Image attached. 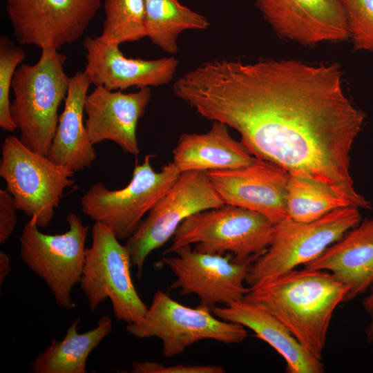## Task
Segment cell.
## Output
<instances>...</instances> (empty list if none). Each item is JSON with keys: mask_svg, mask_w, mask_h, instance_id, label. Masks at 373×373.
Listing matches in <instances>:
<instances>
[{"mask_svg": "<svg viewBox=\"0 0 373 373\" xmlns=\"http://www.w3.org/2000/svg\"><path fill=\"white\" fill-rule=\"evenodd\" d=\"M274 224L264 216L242 207L224 204L195 213L175 232L166 255L195 244L199 252L231 254L238 262H254L270 245Z\"/></svg>", "mask_w": 373, "mask_h": 373, "instance_id": "277c9868", "label": "cell"}, {"mask_svg": "<svg viewBox=\"0 0 373 373\" xmlns=\"http://www.w3.org/2000/svg\"><path fill=\"white\" fill-rule=\"evenodd\" d=\"M119 240L106 226L95 222L79 284L90 312L108 298L117 320L131 324L144 316L148 307L133 285L129 252Z\"/></svg>", "mask_w": 373, "mask_h": 373, "instance_id": "ba28073f", "label": "cell"}, {"mask_svg": "<svg viewBox=\"0 0 373 373\" xmlns=\"http://www.w3.org/2000/svg\"><path fill=\"white\" fill-rule=\"evenodd\" d=\"M80 318H75L61 341L54 338L34 358L31 369L35 373H86V361L113 329V322L106 315L101 316L95 328L79 334Z\"/></svg>", "mask_w": 373, "mask_h": 373, "instance_id": "7402d4cb", "label": "cell"}, {"mask_svg": "<svg viewBox=\"0 0 373 373\" xmlns=\"http://www.w3.org/2000/svg\"><path fill=\"white\" fill-rule=\"evenodd\" d=\"M15 200L5 189L0 190V243L8 241L17 225V211Z\"/></svg>", "mask_w": 373, "mask_h": 373, "instance_id": "f1b7e54d", "label": "cell"}, {"mask_svg": "<svg viewBox=\"0 0 373 373\" xmlns=\"http://www.w3.org/2000/svg\"><path fill=\"white\" fill-rule=\"evenodd\" d=\"M305 268L332 273L348 288L346 301L373 285V220L366 219Z\"/></svg>", "mask_w": 373, "mask_h": 373, "instance_id": "d6986e66", "label": "cell"}, {"mask_svg": "<svg viewBox=\"0 0 373 373\" xmlns=\"http://www.w3.org/2000/svg\"><path fill=\"white\" fill-rule=\"evenodd\" d=\"M286 205L289 218L300 222L316 220L335 209L349 206L327 185L294 174L289 177Z\"/></svg>", "mask_w": 373, "mask_h": 373, "instance_id": "cb8c5ba5", "label": "cell"}, {"mask_svg": "<svg viewBox=\"0 0 373 373\" xmlns=\"http://www.w3.org/2000/svg\"><path fill=\"white\" fill-rule=\"evenodd\" d=\"M119 46L99 36L84 39L86 59L84 71L91 84L110 90H123L131 87L164 86L173 79L178 66L175 57L155 59L126 57Z\"/></svg>", "mask_w": 373, "mask_h": 373, "instance_id": "2e32d148", "label": "cell"}, {"mask_svg": "<svg viewBox=\"0 0 373 373\" xmlns=\"http://www.w3.org/2000/svg\"><path fill=\"white\" fill-rule=\"evenodd\" d=\"M75 172L7 136L1 146L0 176L19 211L33 218L39 227L52 221L64 191L75 181Z\"/></svg>", "mask_w": 373, "mask_h": 373, "instance_id": "8992f818", "label": "cell"}, {"mask_svg": "<svg viewBox=\"0 0 373 373\" xmlns=\"http://www.w3.org/2000/svg\"><path fill=\"white\" fill-rule=\"evenodd\" d=\"M348 291L332 273L305 267L250 287L244 300L269 312L321 359L334 312L346 301Z\"/></svg>", "mask_w": 373, "mask_h": 373, "instance_id": "7a4b0ae2", "label": "cell"}, {"mask_svg": "<svg viewBox=\"0 0 373 373\" xmlns=\"http://www.w3.org/2000/svg\"><path fill=\"white\" fill-rule=\"evenodd\" d=\"M265 20L281 38L305 46L350 38L345 0H256Z\"/></svg>", "mask_w": 373, "mask_h": 373, "instance_id": "5bb4252c", "label": "cell"}, {"mask_svg": "<svg viewBox=\"0 0 373 373\" xmlns=\"http://www.w3.org/2000/svg\"><path fill=\"white\" fill-rule=\"evenodd\" d=\"M353 50L373 52V0H345Z\"/></svg>", "mask_w": 373, "mask_h": 373, "instance_id": "4316f807", "label": "cell"}, {"mask_svg": "<svg viewBox=\"0 0 373 373\" xmlns=\"http://www.w3.org/2000/svg\"><path fill=\"white\" fill-rule=\"evenodd\" d=\"M68 229L61 234L41 232L30 218L19 238V254L23 263L48 285L57 304L70 309L75 305L71 293L79 284L85 260L89 230L79 217L68 213Z\"/></svg>", "mask_w": 373, "mask_h": 373, "instance_id": "30bf717a", "label": "cell"}, {"mask_svg": "<svg viewBox=\"0 0 373 373\" xmlns=\"http://www.w3.org/2000/svg\"><path fill=\"white\" fill-rule=\"evenodd\" d=\"M151 99L150 87L124 93L95 86L84 102L85 126L90 142L95 145L110 140L124 152L137 156V126Z\"/></svg>", "mask_w": 373, "mask_h": 373, "instance_id": "e0dca14e", "label": "cell"}, {"mask_svg": "<svg viewBox=\"0 0 373 373\" xmlns=\"http://www.w3.org/2000/svg\"><path fill=\"white\" fill-rule=\"evenodd\" d=\"M228 128L213 122L206 133L182 134L173 149V163L180 173L233 169L253 163L256 157L231 136Z\"/></svg>", "mask_w": 373, "mask_h": 373, "instance_id": "ffe728a7", "label": "cell"}, {"mask_svg": "<svg viewBox=\"0 0 373 373\" xmlns=\"http://www.w3.org/2000/svg\"><path fill=\"white\" fill-rule=\"evenodd\" d=\"M174 256L163 255L156 267H168L176 278L171 289L182 295L195 294L200 305L211 312L217 305H228L244 300L250 287L245 285L253 261L238 262L231 254L201 253L191 245L176 249Z\"/></svg>", "mask_w": 373, "mask_h": 373, "instance_id": "7c38bea8", "label": "cell"}, {"mask_svg": "<svg viewBox=\"0 0 373 373\" xmlns=\"http://www.w3.org/2000/svg\"><path fill=\"white\" fill-rule=\"evenodd\" d=\"M67 57L57 49H41L33 65L21 64L11 88L12 121L21 132L20 140L40 154L48 155L59 123L58 109L65 100L70 80L64 70Z\"/></svg>", "mask_w": 373, "mask_h": 373, "instance_id": "3957f363", "label": "cell"}, {"mask_svg": "<svg viewBox=\"0 0 373 373\" xmlns=\"http://www.w3.org/2000/svg\"><path fill=\"white\" fill-rule=\"evenodd\" d=\"M100 6L101 0H6L16 40L41 49L77 41Z\"/></svg>", "mask_w": 373, "mask_h": 373, "instance_id": "4fadbf2b", "label": "cell"}, {"mask_svg": "<svg viewBox=\"0 0 373 373\" xmlns=\"http://www.w3.org/2000/svg\"><path fill=\"white\" fill-rule=\"evenodd\" d=\"M90 84L84 71L70 77L64 108L48 155L75 173L89 168L96 158L84 122V102Z\"/></svg>", "mask_w": 373, "mask_h": 373, "instance_id": "44dd1931", "label": "cell"}, {"mask_svg": "<svg viewBox=\"0 0 373 373\" xmlns=\"http://www.w3.org/2000/svg\"><path fill=\"white\" fill-rule=\"evenodd\" d=\"M224 204L206 171L180 173L176 182L126 240L125 246L133 266L136 267L137 277H142L144 262L150 253L173 236L184 220L195 213Z\"/></svg>", "mask_w": 373, "mask_h": 373, "instance_id": "8fae6325", "label": "cell"}, {"mask_svg": "<svg viewBox=\"0 0 373 373\" xmlns=\"http://www.w3.org/2000/svg\"><path fill=\"white\" fill-rule=\"evenodd\" d=\"M11 271L9 256L3 251H0V285L4 282Z\"/></svg>", "mask_w": 373, "mask_h": 373, "instance_id": "4dcf8cb0", "label": "cell"}, {"mask_svg": "<svg viewBox=\"0 0 373 373\" xmlns=\"http://www.w3.org/2000/svg\"><path fill=\"white\" fill-rule=\"evenodd\" d=\"M173 92L202 117L236 130L255 157L370 209L350 173L365 114L345 94L338 64L217 58L182 74Z\"/></svg>", "mask_w": 373, "mask_h": 373, "instance_id": "6da1fadb", "label": "cell"}, {"mask_svg": "<svg viewBox=\"0 0 373 373\" xmlns=\"http://www.w3.org/2000/svg\"><path fill=\"white\" fill-rule=\"evenodd\" d=\"M104 8L102 39L120 45L146 37L144 0H104Z\"/></svg>", "mask_w": 373, "mask_h": 373, "instance_id": "d4e9b609", "label": "cell"}, {"mask_svg": "<svg viewBox=\"0 0 373 373\" xmlns=\"http://www.w3.org/2000/svg\"><path fill=\"white\" fill-rule=\"evenodd\" d=\"M212 312L222 320L239 323L252 330L258 338L283 356L287 372L325 371L321 359L307 352L283 323L259 305L242 300L226 306H217Z\"/></svg>", "mask_w": 373, "mask_h": 373, "instance_id": "ac0fdd59", "label": "cell"}, {"mask_svg": "<svg viewBox=\"0 0 373 373\" xmlns=\"http://www.w3.org/2000/svg\"><path fill=\"white\" fill-rule=\"evenodd\" d=\"M126 331L137 338H158L166 358L182 354L190 345L204 339L239 343L247 336L245 327L211 314L207 307L191 308L157 290L151 303L137 323L127 324Z\"/></svg>", "mask_w": 373, "mask_h": 373, "instance_id": "9c48e42d", "label": "cell"}, {"mask_svg": "<svg viewBox=\"0 0 373 373\" xmlns=\"http://www.w3.org/2000/svg\"><path fill=\"white\" fill-rule=\"evenodd\" d=\"M145 155L136 164L129 183L119 190H110L100 182L92 184L80 200L82 212L95 222L106 226L119 240H127L144 216L168 192L180 175L173 162L155 171Z\"/></svg>", "mask_w": 373, "mask_h": 373, "instance_id": "52a82bcc", "label": "cell"}, {"mask_svg": "<svg viewBox=\"0 0 373 373\" xmlns=\"http://www.w3.org/2000/svg\"><path fill=\"white\" fill-rule=\"evenodd\" d=\"M225 204L256 211L276 224L289 218L287 189L289 173L264 160L233 169L206 171Z\"/></svg>", "mask_w": 373, "mask_h": 373, "instance_id": "9a60e30c", "label": "cell"}, {"mask_svg": "<svg viewBox=\"0 0 373 373\" xmlns=\"http://www.w3.org/2000/svg\"><path fill=\"white\" fill-rule=\"evenodd\" d=\"M363 306L370 317V322L366 327L365 334L367 341L370 343L373 342V285L370 288L369 294L363 300Z\"/></svg>", "mask_w": 373, "mask_h": 373, "instance_id": "f546056e", "label": "cell"}, {"mask_svg": "<svg viewBox=\"0 0 373 373\" xmlns=\"http://www.w3.org/2000/svg\"><path fill=\"white\" fill-rule=\"evenodd\" d=\"M361 222L358 209L344 207L308 222L287 218L274 224L272 241L251 265L246 283L250 287L318 258Z\"/></svg>", "mask_w": 373, "mask_h": 373, "instance_id": "5b68a950", "label": "cell"}, {"mask_svg": "<svg viewBox=\"0 0 373 373\" xmlns=\"http://www.w3.org/2000/svg\"><path fill=\"white\" fill-rule=\"evenodd\" d=\"M132 373H224V369L218 365H165L159 363L145 361H134Z\"/></svg>", "mask_w": 373, "mask_h": 373, "instance_id": "83f0119b", "label": "cell"}, {"mask_svg": "<svg viewBox=\"0 0 373 373\" xmlns=\"http://www.w3.org/2000/svg\"><path fill=\"white\" fill-rule=\"evenodd\" d=\"M144 7L146 37L167 53L178 52V39L183 32L210 26L206 17L179 0H144Z\"/></svg>", "mask_w": 373, "mask_h": 373, "instance_id": "603a6c76", "label": "cell"}, {"mask_svg": "<svg viewBox=\"0 0 373 373\" xmlns=\"http://www.w3.org/2000/svg\"><path fill=\"white\" fill-rule=\"evenodd\" d=\"M25 59V52L9 37H0V127L5 131L17 129L11 116L9 93L17 66Z\"/></svg>", "mask_w": 373, "mask_h": 373, "instance_id": "484cf974", "label": "cell"}]
</instances>
